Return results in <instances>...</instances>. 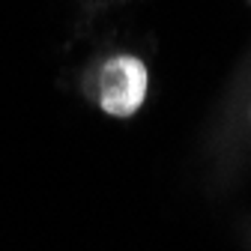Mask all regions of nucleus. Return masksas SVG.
<instances>
[{"label":"nucleus","mask_w":251,"mask_h":251,"mask_svg":"<svg viewBox=\"0 0 251 251\" xmlns=\"http://www.w3.org/2000/svg\"><path fill=\"white\" fill-rule=\"evenodd\" d=\"M147 96V69L138 57H114L99 78V102L114 117H132Z\"/></svg>","instance_id":"f257e3e1"}]
</instances>
